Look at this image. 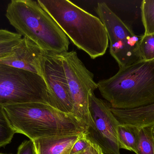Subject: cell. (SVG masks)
Returning <instances> with one entry per match:
<instances>
[{
    "instance_id": "19",
    "label": "cell",
    "mask_w": 154,
    "mask_h": 154,
    "mask_svg": "<svg viewBox=\"0 0 154 154\" xmlns=\"http://www.w3.org/2000/svg\"><path fill=\"white\" fill-rule=\"evenodd\" d=\"M85 133L77 140L72 147L69 154H79L86 150L89 146L91 142L86 137Z\"/></svg>"
},
{
    "instance_id": "5",
    "label": "cell",
    "mask_w": 154,
    "mask_h": 154,
    "mask_svg": "<svg viewBox=\"0 0 154 154\" xmlns=\"http://www.w3.org/2000/svg\"><path fill=\"white\" fill-rule=\"evenodd\" d=\"M29 103L51 106L49 91L43 77L0 63V105Z\"/></svg>"
},
{
    "instance_id": "16",
    "label": "cell",
    "mask_w": 154,
    "mask_h": 154,
    "mask_svg": "<svg viewBox=\"0 0 154 154\" xmlns=\"http://www.w3.org/2000/svg\"><path fill=\"white\" fill-rule=\"evenodd\" d=\"M144 34L154 33V0H143L141 6Z\"/></svg>"
},
{
    "instance_id": "17",
    "label": "cell",
    "mask_w": 154,
    "mask_h": 154,
    "mask_svg": "<svg viewBox=\"0 0 154 154\" xmlns=\"http://www.w3.org/2000/svg\"><path fill=\"white\" fill-rule=\"evenodd\" d=\"M15 134L16 132L10 124L3 106L0 105V147L10 143Z\"/></svg>"
},
{
    "instance_id": "18",
    "label": "cell",
    "mask_w": 154,
    "mask_h": 154,
    "mask_svg": "<svg viewBox=\"0 0 154 154\" xmlns=\"http://www.w3.org/2000/svg\"><path fill=\"white\" fill-rule=\"evenodd\" d=\"M140 49L143 60H154V33L142 36Z\"/></svg>"
},
{
    "instance_id": "21",
    "label": "cell",
    "mask_w": 154,
    "mask_h": 154,
    "mask_svg": "<svg viewBox=\"0 0 154 154\" xmlns=\"http://www.w3.org/2000/svg\"><path fill=\"white\" fill-rule=\"evenodd\" d=\"M79 154H104L100 147L96 144L91 143L89 146L85 151Z\"/></svg>"
},
{
    "instance_id": "2",
    "label": "cell",
    "mask_w": 154,
    "mask_h": 154,
    "mask_svg": "<svg viewBox=\"0 0 154 154\" xmlns=\"http://www.w3.org/2000/svg\"><path fill=\"white\" fill-rule=\"evenodd\" d=\"M67 37L91 59L103 56L108 48L106 28L99 18L69 0H38Z\"/></svg>"
},
{
    "instance_id": "14",
    "label": "cell",
    "mask_w": 154,
    "mask_h": 154,
    "mask_svg": "<svg viewBox=\"0 0 154 154\" xmlns=\"http://www.w3.org/2000/svg\"><path fill=\"white\" fill-rule=\"evenodd\" d=\"M153 127L140 128L134 152L136 154H154Z\"/></svg>"
},
{
    "instance_id": "10",
    "label": "cell",
    "mask_w": 154,
    "mask_h": 154,
    "mask_svg": "<svg viewBox=\"0 0 154 154\" xmlns=\"http://www.w3.org/2000/svg\"><path fill=\"white\" fill-rule=\"evenodd\" d=\"M45 51L29 39L23 37L11 55L0 59V63L42 76V60Z\"/></svg>"
},
{
    "instance_id": "9",
    "label": "cell",
    "mask_w": 154,
    "mask_h": 154,
    "mask_svg": "<svg viewBox=\"0 0 154 154\" xmlns=\"http://www.w3.org/2000/svg\"><path fill=\"white\" fill-rule=\"evenodd\" d=\"M42 70L49 91L51 106L63 113L73 114V100L60 53L45 51Z\"/></svg>"
},
{
    "instance_id": "1",
    "label": "cell",
    "mask_w": 154,
    "mask_h": 154,
    "mask_svg": "<svg viewBox=\"0 0 154 154\" xmlns=\"http://www.w3.org/2000/svg\"><path fill=\"white\" fill-rule=\"evenodd\" d=\"M15 132L33 141L38 138L79 135L89 126L72 114L63 113L48 104L29 103L3 106Z\"/></svg>"
},
{
    "instance_id": "6",
    "label": "cell",
    "mask_w": 154,
    "mask_h": 154,
    "mask_svg": "<svg viewBox=\"0 0 154 154\" xmlns=\"http://www.w3.org/2000/svg\"><path fill=\"white\" fill-rule=\"evenodd\" d=\"M96 11L106 28L109 41V52L119 68L143 60L140 49L143 35L136 34L106 3H98Z\"/></svg>"
},
{
    "instance_id": "7",
    "label": "cell",
    "mask_w": 154,
    "mask_h": 154,
    "mask_svg": "<svg viewBox=\"0 0 154 154\" xmlns=\"http://www.w3.org/2000/svg\"><path fill=\"white\" fill-rule=\"evenodd\" d=\"M74 105L73 115L93 128L89 110L88 96L98 88L94 75L79 58L75 51L60 53Z\"/></svg>"
},
{
    "instance_id": "20",
    "label": "cell",
    "mask_w": 154,
    "mask_h": 154,
    "mask_svg": "<svg viewBox=\"0 0 154 154\" xmlns=\"http://www.w3.org/2000/svg\"><path fill=\"white\" fill-rule=\"evenodd\" d=\"M17 154H36L32 141L31 140L23 141L18 147Z\"/></svg>"
},
{
    "instance_id": "22",
    "label": "cell",
    "mask_w": 154,
    "mask_h": 154,
    "mask_svg": "<svg viewBox=\"0 0 154 154\" xmlns=\"http://www.w3.org/2000/svg\"><path fill=\"white\" fill-rule=\"evenodd\" d=\"M0 154H4V153H0Z\"/></svg>"
},
{
    "instance_id": "12",
    "label": "cell",
    "mask_w": 154,
    "mask_h": 154,
    "mask_svg": "<svg viewBox=\"0 0 154 154\" xmlns=\"http://www.w3.org/2000/svg\"><path fill=\"white\" fill-rule=\"evenodd\" d=\"M79 135L42 137L33 140L36 154H69Z\"/></svg>"
},
{
    "instance_id": "4",
    "label": "cell",
    "mask_w": 154,
    "mask_h": 154,
    "mask_svg": "<svg viewBox=\"0 0 154 154\" xmlns=\"http://www.w3.org/2000/svg\"><path fill=\"white\" fill-rule=\"evenodd\" d=\"M5 16L17 33L47 51H68V38L49 14L33 0H12Z\"/></svg>"
},
{
    "instance_id": "8",
    "label": "cell",
    "mask_w": 154,
    "mask_h": 154,
    "mask_svg": "<svg viewBox=\"0 0 154 154\" xmlns=\"http://www.w3.org/2000/svg\"><path fill=\"white\" fill-rule=\"evenodd\" d=\"M88 104L94 126L88 128L85 133L87 138L98 145L104 154H120L117 134L120 124L111 112L110 105L97 97L94 92L89 94Z\"/></svg>"
},
{
    "instance_id": "11",
    "label": "cell",
    "mask_w": 154,
    "mask_h": 154,
    "mask_svg": "<svg viewBox=\"0 0 154 154\" xmlns=\"http://www.w3.org/2000/svg\"><path fill=\"white\" fill-rule=\"evenodd\" d=\"M110 110L120 124H128L138 128L154 127V103L132 109H118L110 106Z\"/></svg>"
},
{
    "instance_id": "13",
    "label": "cell",
    "mask_w": 154,
    "mask_h": 154,
    "mask_svg": "<svg viewBox=\"0 0 154 154\" xmlns=\"http://www.w3.org/2000/svg\"><path fill=\"white\" fill-rule=\"evenodd\" d=\"M140 128L128 124H119L117 127L118 138L120 149L135 152Z\"/></svg>"
},
{
    "instance_id": "15",
    "label": "cell",
    "mask_w": 154,
    "mask_h": 154,
    "mask_svg": "<svg viewBox=\"0 0 154 154\" xmlns=\"http://www.w3.org/2000/svg\"><path fill=\"white\" fill-rule=\"evenodd\" d=\"M22 39V37L17 33L0 30V59L11 55Z\"/></svg>"
},
{
    "instance_id": "23",
    "label": "cell",
    "mask_w": 154,
    "mask_h": 154,
    "mask_svg": "<svg viewBox=\"0 0 154 154\" xmlns=\"http://www.w3.org/2000/svg\"><path fill=\"white\" fill-rule=\"evenodd\" d=\"M153 132H154V128Z\"/></svg>"
},
{
    "instance_id": "3",
    "label": "cell",
    "mask_w": 154,
    "mask_h": 154,
    "mask_svg": "<svg viewBox=\"0 0 154 154\" xmlns=\"http://www.w3.org/2000/svg\"><path fill=\"white\" fill-rule=\"evenodd\" d=\"M101 96L111 107L132 109L154 103V60L141 61L98 82Z\"/></svg>"
}]
</instances>
